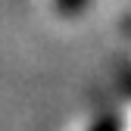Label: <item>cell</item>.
Here are the masks:
<instances>
[{"instance_id": "obj_1", "label": "cell", "mask_w": 131, "mask_h": 131, "mask_svg": "<svg viewBox=\"0 0 131 131\" xmlns=\"http://www.w3.org/2000/svg\"><path fill=\"white\" fill-rule=\"evenodd\" d=\"M47 3H50V9H53L56 16H75L88 0H47Z\"/></svg>"}, {"instance_id": "obj_2", "label": "cell", "mask_w": 131, "mask_h": 131, "mask_svg": "<svg viewBox=\"0 0 131 131\" xmlns=\"http://www.w3.org/2000/svg\"><path fill=\"white\" fill-rule=\"evenodd\" d=\"M84 131H119V128H116V119H106V116H100V119L88 122V125H84Z\"/></svg>"}, {"instance_id": "obj_3", "label": "cell", "mask_w": 131, "mask_h": 131, "mask_svg": "<svg viewBox=\"0 0 131 131\" xmlns=\"http://www.w3.org/2000/svg\"><path fill=\"white\" fill-rule=\"evenodd\" d=\"M128 131H131V125H128Z\"/></svg>"}]
</instances>
